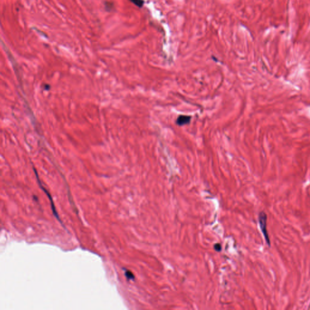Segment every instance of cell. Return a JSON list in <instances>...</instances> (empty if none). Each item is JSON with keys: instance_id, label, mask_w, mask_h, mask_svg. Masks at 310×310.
<instances>
[{"instance_id": "cell-1", "label": "cell", "mask_w": 310, "mask_h": 310, "mask_svg": "<svg viewBox=\"0 0 310 310\" xmlns=\"http://www.w3.org/2000/svg\"><path fill=\"white\" fill-rule=\"evenodd\" d=\"M259 225L261 229V231L263 233V235L265 238V239L266 240V243L268 244V246L270 247L271 243H270V240L269 238V235H268V231H267V216L265 212H262L259 213Z\"/></svg>"}, {"instance_id": "cell-2", "label": "cell", "mask_w": 310, "mask_h": 310, "mask_svg": "<svg viewBox=\"0 0 310 310\" xmlns=\"http://www.w3.org/2000/svg\"><path fill=\"white\" fill-rule=\"evenodd\" d=\"M191 121V117L187 115H181L179 116L176 120V124L179 126H183L184 125L188 124L190 123Z\"/></svg>"}, {"instance_id": "cell-3", "label": "cell", "mask_w": 310, "mask_h": 310, "mask_svg": "<svg viewBox=\"0 0 310 310\" xmlns=\"http://www.w3.org/2000/svg\"><path fill=\"white\" fill-rule=\"evenodd\" d=\"M129 1L131 2L133 4H134L136 6L138 7L139 8H142L145 3L144 0H129Z\"/></svg>"}, {"instance_id": "cell-4", "label": "cell", "mask_w": 310, "mask_h": 310, "mask_svg": "<svg viewBox=\"0 0 310 310\" xmlns=\"http://www.w3.org/2000/svg\"><path fill=\"white\" fill-rule=\"evenodd\" d=\"M125 276L128 280H133L135 279V276H134L133 274L130 271H128V270L126 271Z\"/></svg>"}, {"instance_id": "cell-5", "label": "cell", "mask_w": 310, "mask_h": 310, "mask_svg": "<svg viewBox=\"0 0 310 310\" xmlns=\"http://www.w3.org/2000/svg\"><path fill=\"white\" fill-rule=\"evenodd\" d=\"M214 250L217 252H219L221 251V245L220 243H216L214 245Z\"/></svg>"}]
</instances>
